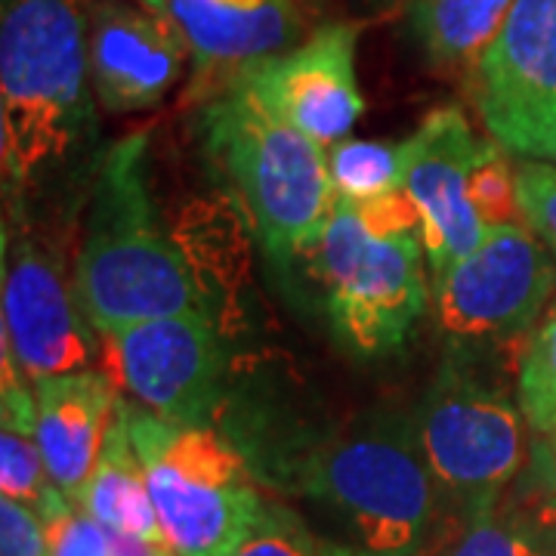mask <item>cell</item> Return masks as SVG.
I'll list each match as a JSON object with an SVG mask.
<instances>
[{
	"instance_id": "1",
	"label": "cell",
	"mask_w": 556,
	"mask_h": 556,
	"mask_svg": "<svg viewBox=\"0 0 556 556\" xmlns=\"http://www.w3.org/2000/svg\"><path fill=\"white\" fill-rule=\"evenodd\" d=\"M90 0H3L0 164L7 201L60 177L90 146Z\"/></svg>"
},
{
	"instance_id": "2",
	"label": "cell",
	"mask_w": 556,
	"mask_h": 556,
	"mask_svg": "<svg viewBox=\"0 0 556 556\" xmlns=\"http://www.w3.org/2000/svg\"><path fill=\"white\" fill-rule=\"evenodd\" d=\"M303 257L334 334L356 356L399 353L427 313V248L415 201L338 199Z\"/></svg>"
},
{
	"instance_id": "3",
	"label": "cell",
	"mask_w": 556,
	"mask_h": 556,
	"mask_svg": "<svg viewBox=\"0 0 556 556\" xmlns=\"http://www.w3.org/2000/svg\"><path fill=\"white\" fill-rule=\"evenodd\" d=\"M72 288L100 334L201 313L199 278L155 217L142 137L121 139L102 159Z\"/></svg>"
},
{
	"instance_id": "4",
	"label": "cell",
	"mask_w": 556,
	"mask_h": 556,
	"mask_svg": "<svg viewBox=\"0 0 556 556\" xmlns=\"http://www.w3.org/2000/svg\"><path fill=\"white\" fill-rule=\"evenodd\" d=\"M306 495L331 507L378 556H420L452 522L445 495L420 452L415 417H365L298 467Z\"/></svg>"
},
{
	"instance_id": "5",
	"label": "cell",
	"mask_w": 556,
	"mask_h": 556,
	"mask_svg": "<svg viewBox=\"0 0 556 556\" xmlns=\"http://www.w3.org/2000/svg\"><path fill=\"white\" fill-rule=\"evenodd\" d=\"M201 137L266 254L278 263L303 257L334 204L328 149L273 115L239 84L207 100Z\"/></svg>"
},
{
	"instance_id": "6",
	"label": "cell",
	"mask_w": 556,
	"mask_h": 556,
	"mask_svg": "<svg viewBox=\"0 0 556 556\" xmlns=\"http://www.w3.org/2000/svg\"><path fill=\"white\" fill-rule=\"evenodd\" d=\"M149 495L177 556H229L263 510L248 464L211 427H177L124 402Z\"/></svg>"
},
{
	"instance_id": "7",
	"label": "cell",
	"mask_w": 556,
	"mask_h": 556,
	"mask_svg": "<svg viewBox=\"0 0 556 556\" xmlns=\"http://www.w3.org/2000/svg\"><path fill=\"white\" fill-rule=\"evenodd\" d=\"M412 417L452 522L504 504L507 485L522 477L529 460V424L495 380L464 356H452Z\"/></svg>"
},
{
	"instance_id": "8",
	"label": "cell",
	"mask_w": 556,
	"mask_h": 556,
	"mask_svg": "<svg viewBox=\"0 0 556 556\" xmlns=\"http://www.w3.org/2000/svg\"><path fill=\"white\" fill-rule=\"evenodd\" d=\"M433 288L439 328L464 343L501 340L532 328L556 288L547 244L526 223L489 226Z\"/></svg>"
},
{
	"instance_id": "9",
	"label": "cell",
	"mask_w": 556,
	"mask_h": 556,
	"mask_svg": "<svg viewBox=\"0 0 556 556\" xmlns=\"http://www.w3.org/2000/svg\"><path fill=\"white\" fill-rule=\"evenodd\" d=\"M115 378L139 405L177 427H211L226 350L204 313L146 318L102 334Z\"/></svg>"
},
{
	"instance_id": "10",
	"label": "cell",
	"mask_w": 556,
	"mask_h": 556,
	"mask_svg": "<svg viewBox=\"0 0 556 556\" xmlns=\"http://www.w3.org/2000/svg\"><path fill=\"white\" fill-rule=\"evenodd\" d=\"M356 25L331 22L300 47L248 65L232 84L254 93L273 115L331 149L350 137L365 112L356 84Z\"/></svg>"
},
{
	"instance_id": "11",
	"label": "cell",
	"mask_w": 556,
	"mask_h": 556,
	"mask_svg": "<svg viewBox=\"0 0 556 556\" xmlns=\"http://www.w3.org/2000/svg\"><path fill=\"white\" fill-rule=\"evenodd\" d=\"M489 139L519 155L556 115V0H514L495 43L473 65Z\"/></svg>"
},
{
	"instance_id": "12",
	"label": "cell",
	"mask_w": 556,
	"mask_h": 556,
	"mask_svg": "<svg viewBox=\"0 0 556 556\" xmlns=\"http://www.w3.org/2000/svg\"><path fill=\"white\" fill-rule=\"evenodd\" d=\"M485 139L457 109H437L402 142V192L415 201L427 263L439 278L485 236L470 201V174Z\"/></svg>"
},
{
	"instance_id": "13",
	"label": "cell",
	"mask_w": 556,
	"mask_h": 556,
	"mask_svg": "<svg viewBox=\"0 0 556 556\" xmlns=\"http://www.w3.org/2000/svg\"><path fill=\"white\" fill-rule=\"evenodd\" d=\"M90 321L60 260L35 239H3V338L28 380L87 371L93 358Z\"/></svg>"
},
{
	"instance_id": "14",
	"label": "cell",
	"mask_w": 556,
	"mask_h": 556,
	"mask_svg": "<svg viewBox=\"0 0 556 556\" xmlns=\"http://www.w3.org/2000/svg\"><path fill=\"white\" fill-rule=\"evenodd\" d=\"M189 43L170 13L100 0L90 13V84L105 112L159 105L182 75Z\"/></svg>"
},
{
	"instance_id": "15",
	"label": "cell",
	"mask_w": 556,
	"mask_h": 556,
	"mask_svg": "<svg viewBox=\"0 0 556 556\" xmlns=\"http://www.w3.org/2000/svg\"><path fill=\"white\" fill-rule=\"evenodd\" d=\"M167 13L189 43L207 97H217L248 65L291 50L300 31L294 0H170Z\"/></svg>"
},
{
	"instance_id": "16",
	"label": "cell",
	"mask_w": 556,
	"mask_h": 556,
	"mask_svg": "<svg viewBox=\"0 0 556 556\" xmlns=\"http://www.w3.org/2000/svg\"><path fill=\"white\" fill-rule=\"evenodd\" d=\"M35 399L47 470L62 495L75 507H84L109 427L118 415V393L105 375L87 368L35 380Z\"/></svg>"
},
{
	"instance_id": "17",
	"label": "cell",
	"mask_w": 556,
	"mask_h": 556,
	"mask_svg": "<svg viewBox=\"0 0 556 556\" xmlns=\"http://www.w3.org/2000/svg\"><path fill=\"white\" fill-rule=\"evenodd\" d=\"M0 492L25 504L40 522H50L75 507L56 489L38 442L35 383L20 368L13 350L0 346Z\"/></svg>"
},
{
	"instance_id": "18",
	"label": "cell",
	"mask_w": 556,
	"mask_h": 556,
	"mask_svg": "<svg viewBox=\"0 0 556 556\" xmlns=\"http://www.w3.org/2000/svg\"><path fill=\"white\" fill-rule=\"evenodd\" d=\"M80 510H87L109 532L139 538L159 551H170L159 514H155L152 495H149L142 460H139L130 430H127L124 402L118 405V415L109 427L100 464L93 470Z\"/></svg>"
},
{
	"instance_id": "19",
	"label": "cell",
	"mask_w": 556,
	"mask_h": 556,
	"mask_svg": "<svg viewBox=\"0 0 556 556\" xmlns=\"http://www.w3.org/2000/svg\"><path fill=\"white\" fill-rule=\"evenodd\" d=\"M514 0H415L412 31L439 65H477L495 43Z\"/></svg>"
},
{
	"instance_id": "20",
	"label": "cell",
	"mask_w": 556,
	"mask_h": 556,
	"mask_svg": "<svg viewBox=\"0 0 556 556\" xmlns=\"http://www.w3.org/2000/svg\"><path fill=\"white\" fill-rule=\"evenodd\" d=\"M538 529V522L497 504L464 522H448L420 556H551Z\"/></svg>"
},
{
	"instance_id": "21",
	"label": "cell",
	"mask_w": 556,
	"mask_h": 556,
	"mask_svg": "<svg viewBox=\"0 0 556 556\" xmlns=\"http://www.w3.org/2000/svg\"><path fill=\"white\" fill-rule=\"evenodd\" d=\"M328 174L338 199L371 201L402 192V142L340 139L328 149Z\"/></svg>"
},
{
	"instance_id": "22",
	"label": "cell",
	"mask_w": 556,
	"mask_h": 556,
	"mask_svg": "<svg viewBox=\"0 0 556 556\" xmlns=\"http://www.w3.org/2000/svg\"><path fill=\"white\" fill-rule=\"evenodd\" d=\"M517 402L532 433L556 427V303L538 321L522 350L517 371Z\"/></svg>"
},
{
	"instance_id": "23",
	"label": "cell",
	"mask_w": 556,
	"mask_h": 556,
	"mask_svg": "<svg viewBox=\"0 0 556 556\" xmlns=\"http://www.w3.org/2000/svg\"><path fill=\"white\" fill-rule=\"evenodd\" d=\"M470 201L485 229L522 223L517 201V164L495 139H485V149L470 174Z\"/></svg>"
},
{
	"instance_id": "24",
	"label": "cell",
	"mask_w": 556,
	"mask_h": 556,
	"mask_svg": "<svg viewBox=\"0 0 556 556\" xmlns=\"http://www.w3.org/2000/svg\"><path fill=\"white\" fill-rule=\"evenodd\" d=\"M321 547L316 544L306 522L281 507L266 501L251 529L241 535V541L229 551V556H318Z\"/></svg>"
},
{
	"instance_id": "25",
	"label": "cell",
	"mask_w": 556,
	"mask_h": 556,
	"mask_svg": "<svg viewBox=\"0 0 556 556\" xmlns=\"http://www.w3.org/2000/svg\"><path fill=\"white\" fill-rule=\"evenodd\" d=\"M519 217L556 257V164L538 159L517 161Z\"/></svg>"
},
{
	"instance_id": "26",
	"label": "cell",
	"mask_w": 556,
	"mask_h": 556,
	"mask_svg": "<svg viewBox=\"0 0 556 556\" xmlns=\"http://www.w3.org/2000/svg\"><path fill=\"white\" fill-rule=\"evenodd\" d=\"M50 556H112V538L97 519L80 507H68L56 519L43 522Z\"/></svg>"
},
{
	"instance_id": "27",
	"label": "cell",
	"mask_w": 556,
	"mask_h": 556,
	"mask_svg": "<svg viewBox=\"0 0 556 556\" xmlns=\"http://www.w3.org/2000/svg\"><path fill=\"white\" fill-rule=\"evenodd\" d=\"M0 556H50L40 517L13 497H0Z\"/></svg>"
},
{
	"instance_id": "28",
	"label": "cell",
	"mask_w": 556,
	"mask_h": 556,
	"mask_svg": "<svg viewBox=\"0 0 556 556\" xmlns=\"http://www.w3.org/2000/svg\"><path fill=\"white\" fill-rule=\"evenodd\" d=\"M519 497H538L541 504L556 497V427L547 433H538L526 470L519 477Z\"/></svg>"
},
{
	"instance_id": "29",
	"label": "cell",
	"mask_w": 556,
	"mask_h": 556,
	"mask_svg": "<svg viewBox=\"0 0 556 556\" xmlns=\"http://www.w3.org/2000/svg\"><path fill=\"white\" fill-rule=\"evenodd\" d=\"M519 159H538V161H551V164H556V115L547 121L541 130H538L535 137L522 146Z\"/></svg>"
},
{
	"instance_id": "30",
	"label": "cell",
	"mask_w": 556,
	"mask_h": 556,
	"mask_svg": "<svg viewBox=\"0 0 556 556\" xmlns=\"http://www.w3.org/2000/svg\"><path fill=\"white\" fill-rule=\"evenodd\" d=\"M112 538V556H170L174 551H159L146 541L130 535H118V532H109Z\"/></svg>"
},
{
	"instance_id": "31",
	"label": "cell",
	"mask_w": 556,
	"mask_h": 556,
	"mask_svg": "<svg viewBox=\"0 0 556 556\" xmlns=\"http://www.w3.org/2000/svg\"><path fill=\"white\" fill-rule=\"evenodd\" d=\"M318 556H378V554L362 551V547H343V544H321V554Z\"/></svg>"
},
{
	"instance_id": "32",
	"label": "cell",
	"mask_w": 556,
	"mask_h": 556,
	"mask_svg": "<svg viewBox=\"0 0 556 556\" xmlns=\"http://www.w3.org/2000/svg\"><path fill=\"white\" fill-rule=\"evenodd\" d=\"M535 522H541V526H556V497L544 501V504H538Z\"/></svg>"
},
{
	"instance_id": "33",
	"label": "cell",
	"mask_w": 556,
	"mask_h": 556,
	"mask_svg": "<svg viewBox=\"0 0 556 556\" xmlns=\"http://www.w3.org/2000/svg\"><path fill=\"white\" fill-rule=\"evenodd\" d=\"M142 10H152V13H167L170 10V0H137Z\"/></svg>"
},
{
	"instance_id": "34",
	"label": "cell",
	"mask_w": 556,
	"mask_h": 556,
	"mask_svg": "<svg viewBox=\"0 0 556 556\" xmlns=\"http://www.w3.org/2000/svg\"><path fill=\"white\" fill-rule=\"evenodd\" d=\"M170 556H177V554H170Z\"/></svg>"
}]
</instances>
